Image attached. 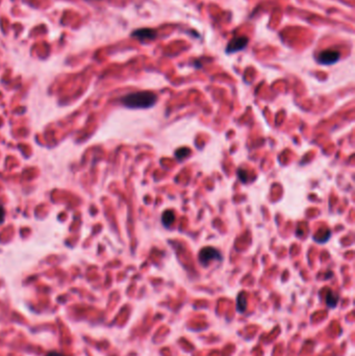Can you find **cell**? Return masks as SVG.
I'll return each instance as SVG.
<instances>
[{
  "label": "cell",
  "instance_id": "6da1fadb",
  "mask_svg": "<svg viewBox=\"0 0 355 356\" xmlns=\"http://www.w3.org/2000/svg\"><path fill=\"white\" fill-rule=\"evenodd\" d=\"M158 96L150 91H140L127 94L121 99L122 104L128 109H150L155 107Z\"/></svg>",
  "mask_w": 355,
  "mask_h": 356
},
{
  "label": "cell",
  "instance_id": "7a4b0ae2",
  "mask_svg": "<svg viewBox=\"0 0 355 356\" xmlns=\"http://www.w3.org/2000/svg\"><path fill=\"white\" fill-rule=\"evenodd\" d=\"M221 254L213 247H205L199 253V262L204 267H207L213 261H221Z\"/></svg>",
  "mask_w": 355,
  "mask_h": 356
},
{
  "label": "cell",
  "instance_id": "3957f363",
  "mask_svg": "<svg viewBox=\"0 0 355 356\" xmlns=\"http://www.w3.org/2000/svg\"><path fill=\"white\" fill-rule=\"evenodd\" d=\"M341 53L334 49H325L316 56V62L323 66L334 65L340 61Z\"/></svg>",
  "mask_w": 355,
  "mask_h": 356
},
{
  "label": "cell",
  "instance_id": "277c9868",
  "mask_svg": "<svg viewBox=\"0 0 355 356\" xmlns=\"http://www.w3.org/2000/svg\"><path fill=\"white\" fill-rule=\"evenodd\" d=\"M248 43H249V39L246 36L236 37V38H234V39L230 40L228 42V44L226 45L225 52L227 54H232V53H236L237 51H242L247 47Z\"/></svg>",
  "mask_w": 355,
  "mask_h": 356
},
{
  "label": "cell",
  "instance_id": "5b68a950",
  "mask_svg": "<svg viewBox=\"0 0 355 356\" xmlns=\"http://www.w3.org/2000/svg\"><path fill=\"white\" fill-rule=\"evenodd\" d=\"M134 39L139 40L140 42H145V41H155L158 37V33L156 30L149 27H143L138 28V30H134L131 35Z\"/></svg>",
  "mask_w": 355,
  "mask_h": 356
},
{
  "label": "cell",
  "instance_id": "8992f818",
  "mask_svg": "<svg viewBox=\"0 0 355 356\" xmlns=\"http://www.w3.org/2000/svg\"><path fill=\"white\" fill-rule=\"evenodd\" d=\"M175 221V214L173 210H166L164 214L161 215V222L165 225V227H170Z\"/></svg>",
  "mask_w": 355,
  "mask_h": 356
},
{
  "label": "cell",
  "instance_id": "52a82bcc",
  "mask_svg": "<svg viewBox=\"0 0 355 356\" xmlns=\"http://www.w3.org/2000/svg\"><path fill=\"white\" fill-rule=\"evenodd\" d=\"M246 307H247V298H246V295L244 292H242L241 294H239L237 296V312L239 313H244L246 311Z\"/></svg>",
  "mask_w": 355,
  "mask_h": 356
},
{
  "label": "cell",
  "instance_id": "ba28073f",
  "mask_svg": "<svg viewBox=\"0 0 355 356\" xmlns=\"http://www.w3.org/2000/svg\"><path fill=\"white\" fill-rule=\"evenodd\" d=\"M338 301H339V297L335 295L332 291H329L327 293V295H326V303H327V305L329 307H335L338 304Z\"/></svg>",
  "mask_w": 355,
  "mask_h": 356
},
{
  "label": "cell",
  "instance_id": "9c48e42d",
  "mask_svg": "<svg viewBox=\"0 0 355 356\" xmlns=\"http://www.w3.org/2000/svg\"><path fill=\"white\" fill-rule=\"evenodd\" d=\"M4 218H5V210L2 206H0V224L3 223Z\"/></svg>",
  "mask_w": 355,
  "mask_h": 356
},
{
  "label": "cell",
  "instance_id": "30bf717a",
  "mask_svg": "<svg viewBox=\"0 0 355 356\" xmlns=\"http://www.w3.org/2000/svg\"><path fill=\"white\" fill-rule=\"evenodd\" d=\"M47 356H51V353H50V354H49V355H47Z\"/></svg>",
  "mask_w": 355,
  "mask_h": 356
}]
</instances>
